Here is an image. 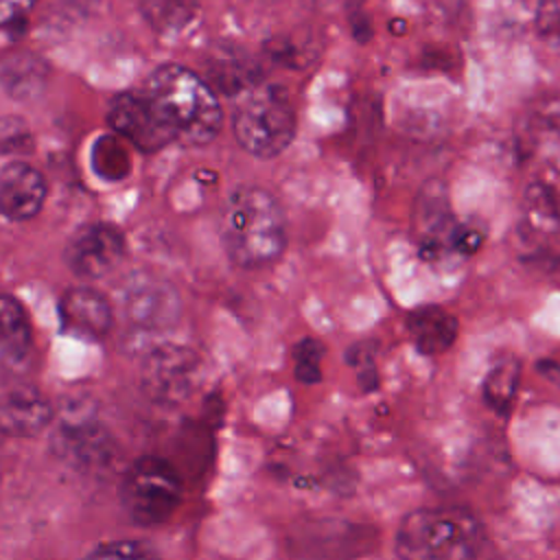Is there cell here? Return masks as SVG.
<instances>
[{"mask_svg": "<svg viewBox=\"0 0 560 560\" xmlns=\"http://www.w3.org/2000/svg\"><path fill=\"white\" fill-rule=\"evenodd\" d=\"M219 238L236 267L271 265L287 245V223L278 199L260 186H238L221 208Z\"/></svg>", "mask_w": 560, "mask_h": 560, "instance_id": "cell-1", "label": "cell"}, {"mask_svg": "<svg viewBox=\"0 0 560 560\" xmlns=\"http://www.w3.org/2000/svg\"><path fill=\"white\" fill-rule=\"evenodd\" d=\"M142 92L173 131L175 142L203 147L219 136L223 127L221 103L210 85L192 70L164 63L149 74Z\"/></svg>", "mask_w": 560, "mask_h": 560, "instance_id": "cell-2", "label": "cell"}, {"mask_svg": "<svg viewBox=\"0 0 560 560\" xmlns=\"http://www.w3.org/2000/svg\"><path fill=\"white\" fill-rule=\"evenodd\" d=\"M481 525L464 508H420L396 532L398 560H472Z\"/></svg>", "mask_w": 560, "mask_h": 560, "instance_id": "cell-3", "label": "cell"}, {"mask_svg": "<svg viewBox=\"0 0 560 560\" xmlns=\"http://www.w3.org/2000/svg\"><path fill=\"white\" fill-rule=\"evenodd\" d=\"M52 453L74 470L103 472L118 457V444L88 396H66L55 409Z\"/></svg>", "mask_w": 560, "mask_h": 560, "instance_id": "cell-4", "label": "cell"}, {"mask_svg": "<svg viewBox=\"0 0 560 560\" xmlns=\"http://www.w3.org/2000/svg\"><path fill=\"white\" fill-rule=\"evenodd\" d=\"M232 131L241 149L267 160L280 155L295 136V109L289 96L273 85H262L236 105Z\"/></svg>", "mask_w": 560, "mask_h": 560, "instance_id": "cell-5", "label": "cell"}, {"mask_svg": "<svg viewBox=\"0 0 560 560\" xmlns=\"http://www.w3.org/2000/svg\"><path fill=\"white\" fill-rule=\"evenodd\" d=\"M182 477L175 466L160 455L136 459L120 481V505L140 527L166 523L182 503Z\"/></svg>", "mask_w": 560, "mask_h": 560, "instance_id": "cell-6", "label": "cell"}, {"mask_svg": "<svg viewBox=\"0 0 560 560\" xmlns=\"http://www.w3.org/2000/svg\"><path fill=\"white\" fill-rule=\"evenodd\" d=\"M197 354L186 346L164 343L153 348L140 368L142 392L158 405H179L192 389Z\"/></svg>", "mask_w": 560, "mask_h": 560, "instance_id": "cell-7", "label": "cell"}, {"mask_svg": "<svg viewBox=\"0 0 560 560\" xmlns=\"http://www.w3.org/2000/svg\"><path fill=\"white\" fill-rule=\"evenodd\" d=\"M107 122L114 133L144 153H155L175 142L173 131L142 90L116 94L107 105Z\"/></svg>", "mask_w": 560, "mask_h": 560, "instance_id": "cell-8", "label": "cell"}, {"mask_svg": "<svg viewBox=\"0 0 560 560\" xmlns=\"http://www.w3.org/2000/svg\"><path fill=\"white\" fill-rule=\"evenodd\" d=\"M122 313L127 322L144 332L171 328L179 319V295L162 278L133 273L122 289Z\"/></svg>", "mask_w": 560, "mask_h": 560, "instance_id": "cell-9", "label": "cell"}, {"mask_svg": "<svg viewBox=\"0 0 560 560\" xmlns=\"http://www.w3.org/2000/svg\"><path fill=\"white\" fill-rule=\"evenodd\" d=\"M125 258V236L109 223H88L79 228L66 249L68 269L83 280H98L114 271Z\"/></svg>", "mask_w": 560, "mask_h": 560, "instance_id": "cell-10", "label": "cell"}, {"mask_svg": "<svg viewBox=\"0 0 560 560\" xmlns=\"http://www.w3.org/2000/svg\"><path fill=\"white\" fill-rule=\"evenodd\" d=\"M61 326L68 335L98 341L114 326V308L107 298L88 287L68 289L59 302Z\"/></svg>", "mask_w": 560, "mask_h": 560, "instance_id": "cell-11", "label": "cell"}, {"mask_svg": "<svg viewBox=\"0 0 560 560\" xmlns=\"http://www.w3.org/2000/svg\"><path fill=\"white\" fill-rule=\"evenodd\" d=\"M451 221L446 195L440 184H429L422 188L416 201L413 230L418 241V252L422 258H438L444 249H451V238L455 232Z\"/></svg>", "mask_w": 560, "mask_h": 560, "instance_id": "cell-12", "label": "cell"}, {"mask_svg": "<svg viewBox=\"0 0 560 560\" xmlns=\"http://www.w3.org/2000/svg\"><path fill=\"white\" fill-rule=\"evenodd\" d=\"M46 199L44 175L26 162H9L0 173V208L11 221L33 219Z\"/></svg>", "mask_w": 560, "mask_h": 560, "instance_id": "cell-13", "label": "cell"}, {"mask_svg": "<svg viewBox=\"0 0 560 560\" xmlns=\"http://www.w3.org/2000/svg\"><path fill=\"white\" fill-rule=\"evenodd\" d=\"M0 420L7 435L33 438L52 424L55 409L35 387L15 385L2 396Z\"/></svg>", "mask_w": 560, "mask_h": 560, "instance_id": "cell-14", "label": "cell"}, {"mask_svg": "<svg viewBox=\"0 0 560 560\" xmlns=\"http://www.w3.org/2000/svg\"><path fill=\"white\" fill-rule=\"evenodd\" d=\"M407 330L422 354L448 350L457 337V319L442 306L427 304L407 315Z\"/></svg>", "mask_w": 560, "mask_h": 560, "instance_id": "cell-15", "label": "cell"}, {"mask_svg": "<svg viewBox=\"0 0 560 560\" xmlns=\"http://www.w3.org/2000/svg\"><path fill=\"white\" fill-rule=\"evenodd\" d=\"M0 354L4 365H20L33 348V330L22 304L4 293L0 300Z\"/></svg>", "mask_w": 560, "mask_h": 560, "instance_id": "cell-16", "label": "cell"}, {"mask_svg": "<svg viewBox=\"0 0 560 560\" xmlns=\"http://www.w3.org/2000/svg\"><path fill=\"white\" fill-rule=\"evenodd\" d=\"M129 142L118 133H103L96 138L90 151V162L94 173L105 182H120L131 171Z\"/></svg>", "mask_w": 560, "mask_h": 560, "instance_id": "cell-17", "label": "cell"}, {"mask_svg": "<svg viewBox=\"0 0 560 560\" xmlns=\"http://www.w3.org/2000/svg\"><path fill=\"white\" fill-rule=\"evenodd\" d=\"M518 374H521L518 361L512 357L499 359L490 368V372L483 381V398L494 411L505 413L512 407V400H514L516 387H518Z\"/></svg>", "mask_w": 560, "mask_h": 560, "instance_id": "cell-18", "label": "cell"}, {"mask_svg": "<svg viewBox=\"0 0 560 560\" xmlns=\"http://www.w3.org/2000/svg\"><path fill=\"white\" fill-rule=\"evenodd\" d=\"M44 72H39V61L33 57H15L4 61L2 79L7 92L13 98H24V94H35L37 83H44Z\"/></svg>", "mask_w": 560, "mask_h": 560, "instance_id": "cell-19", "label": "cell"}, {"mask_svg": "<svg viewBox=\"0 0 560 560\" xmlns=\"http://www.w3.org/2000/svg\"><path fill=\"white\" fill-rule=\"evenodd\" d=\"M322 359H324V346L313 339L304 337L293 348V372L295 378L304 385H315L322 381Z\"/></svg>", "mask_w": 560, "mask_h": 560, "instance_id": "cell-20", "label": "cell"}, {"mask_svg": "<svg viewBox=\"0 0 560 560\" xmlns=\"http://www.w3.org/2000/svg\"><path fill=\"white\" fill-rule=\"evenodd\" d=\"M88 560H160L142 540H112L98 545Z\"/></svg>", "mask_w": 560, "mask_h": 560, "instance_id": "cell-21", "label": "cell"}, {"mask_svg": "<svg viewBox=\"0 0 560 560\" xmlns=\"http://www.w3.org/2000/svg\"><path fill=\"white\" fill-rule=\"evenodd\" d=\"M33 7L35 0H0V26L4 42H13L24 35Z\"/></svg>", "mask_w": 560, "mask_h": 560, "instance_id": "cell-22", "label": "cell"}, {"mask_svg": "<svg viewBox=\"0 0 560 560\" xmlns=\"http://www.w3.org/2000/svg\"><path fill=\"white\" fill-rule=\"evenodd\" d=\"M536 28L542 42L560 55V0H540L536 11Z\"/></svg>", "mask_w": 560, "mask_h": 560, "instance_id": "cell-23", "label": "cell"}, {"mask_svg": "<svg viewBox=\"0 0 560 560\" xmlns=\"http://www.w3.org/2000/svg\"><path fill=\"white\" fill-rule=\"evenodd\" d=\"M348 363L357 370L359 381L363 385V389H374L378 378H376V370H374V359H372V350L368 346H354L348 350Z\"/></svg>", "mask_w": 560, "mask_h": 560, "instance_id": "cell-24", "label": "cell"}, {"mask_svg": "<svg viewBox=\"0 0 560 560\" xmlns=\"http://www.w3.org/2000/svg\"><path fill=\"white\" fill-rule=\"evenodd\" d=\"M481 243H483V232L479 228H475L472 223L455 225V232L451 238V249H455L457 254L470 256L481 247Z\"/></svg>", "mask_w": 560, "mask_h": 560, "instance_id": "cell-25", "label": "cell"}]
</instances>
